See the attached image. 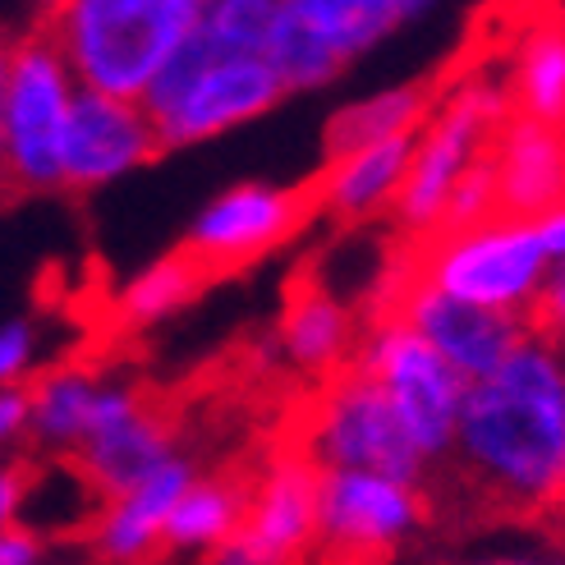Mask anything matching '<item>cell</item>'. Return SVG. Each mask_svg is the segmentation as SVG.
I'll return each instance as SVG.
<instances>
[{"instance_id":"1","label":"cell","mask_w":565,"mask_h":565,"mask_svg":"<svg viewBox=\"0 0 565 565\" xmlns=\"http://www.w3.org/2000/svg\"><path fill=\"white\" fill-rule=\"evenodd\" d=\"M446 465L497 505H552L565 465V363L547 331L529 327L497 373L469 382Z\"/></svg>"},{"instance_id":"2","label":"cell","mask_w":565,"mask_h":565,"mask_svg":"<svg viewBox=\"0 0 565 565\" xmlns=\"http://www.w3.org/2000/svg\"><path fill=\"white\" fill-rule=\"evenodd\" d=\"M207 0H46L42 33L83 88L143 97L198 28Z\"/></svg>"},{"instance_id":"3","label":"cell","mask_w":565,"mask_h":565,"mask_svg":"<svg viewBox=\"0 0 565 565\" xmlns=\"http://www.w3.org/2000/svg\"><path fill=\"white\" fill-rule=\"evenodd\" d=\"M78 78L42 28L14 42V61L0 97V161L10 189H65V125Z\"/></svg>"},{"instance_id":"4","label":"cell","mask_w":565,"mask_h":565,"mask_svg":"<svg viewBox=\"0 0 565 565\" xmlns=\"http://www.w3.org/2000/svg\"><path fill=\"white\" fill-rule=\"evenodd\" d=\"M547 267L552 258L533 216H492L465 225V231L423 235V248L414 258V271L423 280L520 318H529Z\"/></svg>"},{"instance_id":"5","label":"cell","mask_w":565,"mask_h":565,"mask_svg":"<svg viewBox=\"0 0 565 565\" xmlns=\"http://www.w3.org/2000/svg\"><path fill=\"white\" fill-rule=\"evenodd\" d=\"M354 363L369 377H377V386L391 395V405L401 409L405 428L414 433L418 450L433 460V469H441L450 460V446H456V423L469 377L391 308H382L369 335L359 341Z\"/></svg>"},{"instance_id":"6","label":"cell","mask_w":565,"mask_h":565,"mask_svg":"<svg viewBox=\"0 0 565 565\" xmlns=\"http://www.w3.org/2000/svg\"><path fill=\"white\" fill-rule=\"evenodd\" d=\"M505 106L511 102H505V93L497 88V83L465 78L460 88L446 97V106L437 110V116H428V125H423L418 138H414L405 184L391 203L401 231H409V235H433L437 231L460 175L497 143L501 125L511 120Z\"/></svg>"},{"instance_id":"7","label":"cell","mask_w":565,"mask_h":565,"mask_svg":"<svg viewBox=\"0 0 565 565\" xmlns=\"http://www.w3.org/2000/svg\"><path fill=\"white\" fill-rule=\"evenodd\" d=\"M303 456L318 469H377L409 478V483L433 478V460L418 450L401 409L359 363L327 377V391L318 395L313 418H308Z\"/></svg>"},{"instance_id":"8","label":"cell","mask_w":565,"mask_h":565,"mask_svg":"<svg viewBox=\"0 0 565 565\" xmlns=\"http://www.w3.org/2000/svg\"><path fill=\"white\" fill-rule=\"evenodd\" d=\"M428 520L423 483L377 469H322L318 547L331 556H386Z\"/></svg>"},{"instance_id":"9","label":"cell","mask_w":565,"mask_h":565,"mask_svg":"<svg viewBox=\"0 0 565 565\" xmlns=\"http://www.w3.org/2000/svg\"><path fill=\"white\" fill-rule=\"evenodd\" d=\"M280 97H286V83L267 55H221V61H207L198 70L166 106H157L152 120L161 129L166 152H171L267 116Z\"/></svg>"},{"instance_id":"10","label":"cell","mask_w":565,"mask_h":565,"mask_svg":"<svg viewBox=\"0 0 565 565\" xmlns=\"http://www.w3.org/2000/svg\"><path fill=\"white\" fill-rule=\"evenodd\" d=\"M318 511H322V469L299 456L276 460L263 483L248 492V511L235 539H225L212 561L221 565H271L295 561L318 547Z\"/></svg>"},{"instance_id":"11","label":"cell","mask_w":565,"mask_h":565,"mask_svg":"<svg viewBox=\"0 0 565 565\" xmlns=\"http://www.w3.org/2000/svg\"><path fill=\"white\" fill-rule=\"evenodd\" d=\"M386 308L401 313L418 335H428L469 382L497 373L501 359L511 354L533 327L520 313H505V308H488V303H473L465 295H450V290L433 286V280H423L418 271L405 276V286L395 290V299H386Z\"/></svg>"},{"instance_id":"12","label":"cell","mask_w":565,"mask_h":565,"mask_svg":"<svg viewBox=\"0 0 565 565\" xmlns=\"http://www.w3.org/2000/svg\"><path fill=\"white\" fill-rule=\"evenodd\" d=\"M157 152H166V143L143 97L97 93L78 83V97L65 125V189L88 193L102 184H116L120 175L148 166Z\"/></svg>"},{"instance_id":"13","label":"cell","mask_w":565,"mask_h":565,"mask_svg":"<svg viewBox=\"0 0 565 565\" xmlns=\"http://www.w3.org/2000/svg\"><path fill=\"white\" fill-rule=\"evenodd\" d=\"M313 203H318V198L299 193V189L239 184L231 193L212 198V203L198 212V221L189 225L184 253L207 276L244 267V263L258 258V253L286 244L303 225V216H308V207H313Z\"/></svg>"},{"instance_id":"14","label":"cell","mask_w":565,"mask_h":565,"mask_svg":"<svg viewBox=\"0 0 565 565\" xmlns=\"http://www.w3.org/2000/svg\"><path fill=\"white\" fill-rule=\"evenodd\" d=\"M171 450V433L166 423L138 401V391L125 382H102L97 405L88 418V433H83L74 460L88 469V478L116 497L125 488H134L143 473H152Z\"/></svg>"},{"instance_id":"15","label":"cell","mask_w":565,"mask_h":565,"mask_svg":"<svg viewBox=\"0 0 565 565\" xmlns=\"http://www.w3.org/2000/svg\"><path fill=\"white\" fill-rule=\"evenodd\" d=\"M193 483V469L180 456H166L152 473H143L134 488L106 497L102 515L93 524V547L106 561H143L152 552H166V524L180 505L184 488Z\"/></svg>"},{"instance_id":"16","label":"cell","mask_w":565,"mask_h":565,"mask_svg":"<svg viewBox=\"0 0 565 565\" xmlns=\"http://www.w3.org/2000/svg\"><path fill=\"white\" fill-rule=\"evenodd\" d=\"M492 161L501 216H539L543 207L565 203V125L515 110L497 134Z\"/></svg>"},{"instance_id":"17","label":"cell","mask_w":565,"mask_h":565,"mask_svg":"<svg viewBox=\"0 0 565 565\" xmlns=\"http://www.w3.org/2000/svg\"><path fill=\"white\" fill-rule=\"evenodd\" d=\"M414 138L418 134H395V138H382V143L327 157V171L313 184V198L341 221H369L386 212L405 184Z\"/></svg>"},{"instance_id":"18","label":"cell","mask_w":565,"mask_h":565,"mask_svg":"<svg viewBox=\"0 0 565 565\" xmlns=\"http://www.w3.org/2000/svg\"><path fill=\"white\" fill-rule=\"evenodd\" d=\"M280 354L290 359V369H299L308 377L345 373V363L359 354L350 303L335 290L308 280L303 290L290 295L286 318H280Z\"/></svg>"},{"instance_id":"19","label":"cell","mask_w":565,"mask_h":565,"mask_svg":"<svg viewBox=\"0 0 565 565\" xmlns=\"http://www.w3.org/2000/svg\"><path fill=\"white\" fill-rule=\"evenodd\" d=\"M102 505H106V492L74 456H46V469H23L19 524H28L38 539L93 533Z\"/></svg>"},{"instance_id":"20","label":"cell","mask_w":565,"mask_h":565,"mask_svg":"<svg viewBox=\"0 0 565 565\" xmlns=\"http://www.w3.org/2000/svg\"><path fill=\"white\" fill-rule=\"evenodd\" d=\"M433 116V88L428 83H395V88L369 93L341 106L327 125V157H341L354 148L382 143L395 134H418Z\"/></svg>"},{"instance_id":"21","label":"cell","mask_w":565,"mask_h":565,"mask_svg":"<svg viewBox=\"0 0 565 565\" xmlns=\"http://www.w3.org/2000/svg\"><path fill=\"white\" fill-rule=\"evenodd\" d=\"M102 382L88 369H55L33 382V441L42 456H74Z\"/></svg>"},{"instance_id":"22","label":"cell","mask_w":565,"mask_h":565,"mask_svg":"<svg viewBox=\"0 0 565 565\" xmlns=\"http://www.w3.org/2000/svg\"><path fill=\"white\" fill-rule=\"evenodd\" d=\"M248 511V492L225 478H193L166 524V552H216L235 539Z\"/></svg>"},{"instance_id":"23","label":"cell","mask_w":565,"mask_h":565,"mask_svg":"<svg viewBox=\"0 0 565 565\" xmlns=\"http://www.w3.org/2000/svg\"><path fill=\"white\" fill-rule=\"evenodd\" d=\"M267 61L276 65L286 93H308V88H327V83L341 74L350 61L331 46V38L322 28L308 19L295 0L280 6V19L271 28V42H267Z\"/></svg>"},{"instance_id":"24","label":"cell","mask_w":565,"mask_h":565,"mask_svg":"<svg viewBox=\"0 0 565 565\" xmlns=\"http://www.w3.org/2000/svg\"><path fill=\"white\" fill-rule=\"evenodd\" d=\"M515 110L547 125H565V28L547 23L529 33L515 65Z\"/></svg>"},{"instance_id":"25","label":"cell","mask_w":565,"mask_h":565,"mask_svg":"<svg viewBox=\"0 0 565 565\" xmlns=\"http://www.w3.org/2000/svg\"><path fill=\"white\" fill-rule=\"evenodd\" d=\"M203 280H207V271L180 248L175 258H166V263H157L143 276L129 280V286L120 290V299H116V313H120L125 327H152L161 318H171L175 308H184Z\"/></svg>"},{"instance_id":"26","label":"cell","mask_w":565,"mask_h":565,"mask_svg":"<svg viewBox=\"0 0 565 565\" xmlns=\"http://www.w3.org/2000/svg\"><path fill=\"white\" fill-rule=\"evenodd\" d=\"M286 0H207L193 38L212 55H267Z\"/></svg>"},{"instance_id":"27","label":"cell","mask_w":565,"mask_h":565,"mask_svg":"<svg viewBox=\"0 0 565 565\" xmlns=\"http://www.w3.org/2000/svg\"><path fill=\"white\" fill-rule=\"evenodd\" d=\"M295 6L322 28L345 61L373 51L391 28L405 23L401 0H295Z\"/></svg>"},{"instance_id":"28","label":"cell","mask_w":565,"mask_h":565,"mask_svg":"<svg viewBox=\"0 0 565 565\" xmlns=\"http://www.w3.org/2000/svg\"><path fill=\"white\" fill-rule=\"evenodd\" d=\"M492 216H501V193H497V161H492V148H488L460 175V184H456V193H450L446 216H441L437 231H465V225L492 221Z\"/></svg>"},{"instance_id":"29","label":"cell","mask_w":565,"mask_h":565,"mask_svg":"<svg viewBox=\"0 0 565 565\" xmlns=\"http://www.w3.org/2000/svg\"><path fill=\"white\" fill-rule=\"evenodd\" d=\"M38 363V331L33 322H0V386L6 382H28V373H33Z\"/></svg>"},{"instance_id":"30","label":"cell","mask_w":565,"mask_h":565,"mask_svg":"<svg viewBox=\"0 0 565 565\" xmlns=\"http://www.w3.org/2000/svg\"><path fill=\"white\" fill-rule=\"evenodd\" d=\"M529 322L539 331H547L552 341H565V258L547 267L539 299H533V308H529Z\"/></svg>"},{"instance_id":"31","label":"cell","mask_w":565,"mask_h":565,"mask_svg":"<svg viewBox=\"0 0 565 565\" xmlns=\"http://www.w3.org/2000/svg\"><path fill=\"white\" fill-rule=\"evenodd\" d=\"M33 437V386L6 382L0 386V450Z\"/></svg>"},{"instance_id":"32","label":"cell","mask_w":565,"mask_h":565,"mask_svg":"<svg viewBox=\"0 0 565 565\" xmlns=\"http://www.w3.org/2000/svg\"><path fill=\"white\" fill-rule=\"evenodd\" d=\"M42 543L46 539H38L28 524H6L0 529V565H33V561H42Z\"/></svg>"},{"instance_id":"33","label":"cell","mask_w":565,"mask_h":565,"mask_svg":"<svg viewBox=\"0 0 565 565\" xmlns=\"http://www.w3.org/2000/svg\"><path fill=\"white\" fill-rule=\"evenodd\" d=\"M533 225H539V239H543V248H547V258L561 263V258H565V203L543 207L539 216H533Z\"/></svg>"},{"instance_id":"34","label":"cell","mask_w":565,"mask_h":565,"mask_svg":"<svg viewBox=\"0 0 565 565\" xmlns=\"http://www.w3.org/2000/svg\"><path fill=\"white\" fill-rule=\"evenodd\" d=\"M19 497H23V469L0 465V529L19 520Z\"/></svg>"},{"instance_id":"35","label":"cell","mask_w":565,"mask_h":565,"mask_svg":"<svg viewBox=\"0 0 565 565\" xmlns=\"http://www.w3.org/2000/svg\"><path fill=\"white\" fill-rule=\"evenodd\" d=\"M10 61H14V42L0 33V97H6V78H10Z\"/></svg>"},{"instance_id":"36","label":"cell","mask_w":565,"mask_h":565,"mask_svg":"<svg viewBox=\"0 0 565 565\" xmlns=\"http://www.w3.org/2000/svg\"><path fill=\"white\" fill-rule=\"evenodd\" d=\"M437 6V0H401V14L405 19H418V14H428Z\"/></svg>"},{"instance_id":"37","label":"cell","mask_w":565,"mask_h":565,"mask_svg":"<svg viewBox=\"0 0 565 565\" xmlns=\"http://www.w3.org/2000/svg\"><path fill=\"white\" fill-rule=\"evenodd\" d=\"M552 511L565 515V465H561V478H556V492H552Z\"/></svg>"},{"instance_id":"38","label":"cell","mask_w":565,"mask_h":565,"mask_svg":"<svg viewBox=\"0 0 565 565\" xmlns=\"http://www.w3.org/2000/svg\"><path fill=\"white\" fill-rule=\"evenodd\" d=\"M10 193V175H6V161H0V198Z\"/></svg>"},{"instance_id":"39","label":"cell","mask_w":565,"mask_h":565,"mask_svg":"<svg viewBox=\"0 0 565 565\" xmlns=\"http://www.w3.org/2000/svg\"><path fill=\"white\" fill-rule=\"evenodd\" d=\"M556 345H561V363H565V341H556Z\"/></svg>"}]
</instances>
